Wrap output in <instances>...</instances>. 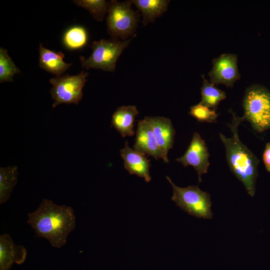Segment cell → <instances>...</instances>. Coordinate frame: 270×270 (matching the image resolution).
<instances>
[{
    "mask_svg": "<svg viewBox=\"0 0 270 270\" xmlns=\"http://www.w3.org/2000/svg\"><path fill=\"white\" fill-rule=\"evenodd\" d=\"M132 0L108 2L106 25L112 38L126 40L134 36L140 15L132 8Z\"/></svg>",
    "mask_w": 270,
    "mask_h": 270,
    "instance_id": "cell-4",
    "label": "cell"
},
{
    "mask_svg": "<svg viewBox=\"0 0 270 270\" xmlns=\"http://www.w3.org/2000/svg\"><path fill=\"white\" fill-rule=\"evenodd\" d=\"M150 126L164 162H168V154L172 147L175 130L170 119L162 116L144 118Z\"/></svg>",
    "mask_w": 270,
    "mask_h": 270,
    "instance_id": "cell-10",
    "label": "cell"
},
{
    "mask_svg": "<svg viewBox=\"0 0 270 270\" xmlns=\"http://www.w3.org/2000/svg\"><path fill=\"white\" fill-rule=\"evenodd\" d=\"M18 170L16 166L0 168V204L6 202L10 198L14 188L18 182Z\"/></svg>",
    "mask_w": 270,
    "mask_h": 270,
    "instance_id": "cell-17",
    "label": "cell"
},
{
    "mask_svg": "<svg viewBox=\"0 0 270 270\" xmlns=\"http://www.w3.org/2000/svg\"><path fill=\"white\" fill-rule=\"evenodd\" d=\"M237 56L224 54L212 60V68L208 73L210 82L214 84H223L232 88L240 78L238 68Z\"/></svg>",
    "mask_w": 270,
    "mask_h": 270,
    "instance_id": "cell-8",
    "label": "cell"
},
{
    "mask_svg": "<svg viewBox=\"0 0 270 270\" xmlns=\"http://www.w3.org/2000/svg\"><path fill=\"white\" fill-rule=\"evenodd\" d=\"M88 40L86 29L80 26L70 28L64 34L62 41L64 46L70 50L80 48L86 46Z\"/></svg>",
    "mask_w": 270,
    "mask_h": 270,
    "instance_id": "cell-19",
    "label": "cell"
},
{
    "mask_svg": "<svg viewBox=\"0 0 270 270\" xmlns=\"http://www.w3.org/2000/svg\"><path fill=\"white\" fill-rule=\"evenodd\" d=\"M26 256L22 246H16L10 235L0 236V270H10L13 262L22 264Z\"/></svg>",
    "mask_w": 270,
    "mask_h": 270,
    "instance_id": "cell-13",
    "label": "cell"
},
{
    "mask_svg": "<svg viewBox=\"0 0 270 270\" xmlns=\"http://www.w3.org/2000/svg\"><path fill=\"white\" fill-rule=\"evenodd\" d=\"M263 161L266 170L270 172V142L266 144L263 154Z\"/></svg>",
    "mask_w": 270,
    "mask_h": 270,
    "instance_id": "cell-23",
    "label": "cell"
},
{
    "mask_svg": "<svg viewBox=\"0 0 270 270\" xmlns=\"http://www.w3.org/2000/svg\"><path fill=\"white\" fill-rule=\"evenodd\" d=\"M20 72L6 49L0 48V82H12L14 74Z\"/></svg>",
    "mask_w": 270,
    "mask_h": 270,
    "instance_id": "cell-20",
    "label": "cell"
},
{
    "mask_svg": "<svg viewBox=\"0 0 270 270\" xmlns=\"http://www.w3.org/2000/svg\"><path fill=\"white\" fill-rule=\"evenodd\" d=\"M134 150L152 156L155 159L162 158L160 148L148 122L144 118L138 122Z\"/></svg>",
    "mask_w": 270,
    "mask_h": 270,
    "instance_id": "cell-12",
    "label": "cell"
},
{
    "mask_svg": "<svg viewBox=\"0 0 270 270\" xmlns=\"http://www.w3.org/2000/svg\"><path fill=\"white\" fill-rule=\"evenodd\" d=\"M203 84L201 88L202 99L200 104L216 110L219 103L226 98V93L210 82L204 75L202 76Z\"/></svg>",
    "mask_w": 270,
    "mask_h": 270,
    "instance_id": "cell-18",
    "label": "cell"
},
{
    "mask_svg": "<svg viewBox=\"0 0 270 270\" xmlns=\"http://www.w3.org/2000/svg\"><path fill=\"white\" fill-rule=\"evenodd\" d=\"M139 112L134 106H121L113 114L111 126H113L122 137L134 136V122Z\"/></svg>",
    "mask_w": 270,
    "mask_h": 270,
    "instance_id": "cell-14",
    "label": "cell"
},
{
    "mask_svg": "<svg viewBox=\"0 0 270 270\" xmlns=\"http://www.w3.org/2000/svg\"><path fill=\"white\" fill-rule=\"evenodd\" d=\"M170 0H133L132 4L138 8L142 16V24L146 26L154 22L168 9Z\"/></svg>",
    "mask_w": 270,
    "mask_h": 270,
    "instance_id": "cell-16",
    "label": "cell"
},
{
    "mask_svg": "<svg viewBox=\"0 0 270 270\" xmlns=\"http://www.w3.org/2000/svg\"><path fill=\"white\" fill-rule=\"evenodd\" d=\"M124 167L130 174H135L143 178L146 182H150L152 178L150 174V160L146 155L131 148L128 142L120 150Z\"/></svg>",
    "mask_w": 270,
    "mask_h": 270,
    "instance_id": "cell-11",
    "label": "cell"
},
{
    "mask_svg": "<svg viewBox=\"0 0 270 270\" xmlns=\"http://www.w3.org/2000/svg\"><path fill=\"white\" fill-rule=\"evenodd\" d=\"M26 222L38 236L60 248L66 244L68 236L75 228L76 216L71 207L44 199L35 211L28 214Z\"/></svg>",
    "mask_w": 270,
    "mask_h": 270,
    "instance_id": "cell-1",
    "label": "cell"
},
{
    "mask_svg": "<svg viewBox=\"0 0 270 270\" xmlns=\"http://www.w3.org/2000/svg\"><path fill=\"white\" fill-rule=\"evenodd\" d=\"M189 114L201 122H215L218 116L215 110L200 103L192 106Z\"/></svg>",
    "mask_w": 270,
    "mask_h": 270,
    "instance_id": "cell-22",
    "label": "cell"
},
{
    "mask_svg": "<svg viewBox=\"0 0 270 270\" xmlns=\"http://www.w3.org/2000/svg\"><path fill=\"white\" fill-rule=\"evenodd\" d=\"M242 106L244 120L248 121L256 132L270 129V91L266 88L259 84L248 88Z\"/></svg>",
    "mask_w": 270,
    "mask_h": 270,
    "instance_id": "cell-3",
    "label": "cell"
},
{
    "mask_svg": "<svg viewBox=\"0 0 270 270\" xmlns=\"http://www.w3.org/2000/svg\"><path fill=\"white\" fill-rule=\"evenodd\" d=\"M230 112L232 117L228 126L232 135L227 138L220 134V137L226 148V160L232 172L243 184L248 194L254 196L259 160L239 138L238 126L244 121L242 117Z\"/></svg>",
    "mask_w": 270,
    "mask_h": 270,
    "instance_id": "cell-2",
    "label": "cell"
},
{
    "mask_svg": "<svg viewBox=\"0 0 270 270\" xmlns=\"http://www.w3.org/2000/svg\"><path fill=\"white\" fill-rule=\"evenodd\" d=\"M88 76L87 72L82 70L76 75L66 74L50 79V82L52 85L50 93L54 100L52 108L63 104L78 105L82 98V89Z\"/></svg>",
    "mask_w": 270,
    "mask_h": 270,
    "instance_id": "cell-7",
    "label": "cell"
},
{
    "mask_svg": "<svg viewBox=\"0 0 270 270\" xmlns=\"http://www.w3.org/2000/svg\"><path fill=\"white\" fill-rule=\"evenodd\" d=\"M73 2L88 10L93 18L99 22L102 21L108 13L109 2L105 0H76Z\"/></svg>",
    "mask_w": 270,
    "mask_h": 270,
    "instance_id": "cell-21",
    "label": "cell"
},
{
    "mask_svg": "<svg viewBox=\"0 0 270 270\" xmlns=\"http://www.w3.org/2000/svg\"><path fill=\"white\" fill-rule=\"evenodd\" d=\"M39 53L40 67L56 76L62 75L72 64L64 61V55L62 52L47 49L41 44H40Z\"/></svg>",
    "mask_w": 270,
    "mask_h": 270,
    "instance_id": "cell-15",
    "label": "cell"
},
{
    "mask_svg": "<svg viewBox=\"0 0 270 270\" xmlns=\"http://www.w3.org/2000/svg\"><path fill=\"white\" fill-rule=\"evenodd\" d=\"M209 152L205 141L198 132H194L190 144L185 154L176 160L184 166L194 167L198 175V183L202 182V176L208 172L210 166Z\"/></svg>",
    "mask_w": 270,
    "mask_h": 270,
    "instance_id": "cell-9",
    "label": "cell"
},
{
    "mask_svg": "<svg viewBox=\"0 0 270 270\" xmlns=\"http://www.w3.org/2000/svg\"><path fill=\"white\" fill-rule=\"evenodd\" d=\"M166 178L172 188V200L178 206L195 217L204 219L212 218V202L208 193L202 190L198 186L179 187L168 176Z\"/></svg>",
    "mask_w": 270,
    "mask_h": 270,
    "instance_id": "cell-6",
    "label": "cell"
},
{
    "mask_svg": "<svg viewBox=\"0 0 270 270\" xmlns=\"http://www.w3.org/2000/svg\"><path fill=\"white\" fill-rule=\"evenodd\" d=\"M134 36L126 40L111 38L94 41L90 46L92 48L90 56L87 58L82 56L80 57L82 68L87 70L96 68L114 72L119 56Z\"/></svg>",
    "mask_w": 270,
    "mask_h": 270,
    "instance_id": "cell-5",
    "label": "cell"
}]
</instances>
